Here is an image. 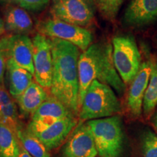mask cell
Instances as JSON below:
<instances>
[{
    "instance_id": "24",
    "label": "cell",
    "mask_w": 157,
    "mask_h": 157,
    "mask_svg": "<svg viewBox=\"0 0 157 157\" xmlns=\"http://www.w3.org/2000/svg\"><path fill=\"white\" fill-rule=\"evenodd\" d=\"M51 0H17L16 5L25 10L39 13L50 5Z\"/></svg>"
},
{
    "instance_id": "21",
    "label": "cell",
    "mask_w": 157,
    "mask_h": 157,
    "mask_svg": "<svg viewBox=\"0 0 157 157\" xmlns=\"http://www.w3.org/2000/svg\"><path fill=\"white\" fill-rule=\"evenodd\" d=\"M18 112L15 100L10 103L0 105V124L8 127L16 133L17 129L22 127L19 120Z\"/></svg>"
},
{
    "instance_id": "26",
    "label": "cell",
    "mask_w": 157,
    "mask_h": 157,
    "mask_svg": "<svg viewBox=\"0 0 157 157\" xmlns=\"http://www.w3.org/2000/svg\"><path fill=\"white\" fill-rule=\"evenodd\" d=\"M18 157H32V156H31V155L29 154L24 148H23V147L21 146V151H20V154H19Z\"/></svg>"
},
{
    "instance_id": "22",
    "label": "cell",
    "mask_w": 157,
    "mask_h": 157,
    "mask_svg": "<svg viewBox=\"0 0 157 157\" xmlns=\"http://www.w3.org/2000/svg\"><path fill=\"white\" fill-rule=\"evenodd\" d=\"M125 0H94L96 8L101 15L108 20L117 17L120 7Z\"/></svg>"
},
{
    "instance_id": "5",
    "label": "cell",
    "mask_w": 157,
    "mask_h": 157,
    "mask_svg": "<svg viewBox=\"0 0 157 157\" xmlns=\"http://www.w3.org/2000/svg\"><path fill=\"white\" fill-rule=\"evenodd\" d=\"M113 60L124 83L130 84L142 64L137 42L132 35H117L112 39Z\"/></svg>"
},
{
    "instance_id": "20",
    "label": "cell",
    "mask_w": 157,
    "mask_h": 157,
    "mask_svg": "<svg viewBox=\"0 0 157 157\" xmlns=\"http://www.w3.org/2000/svg\"><path fill=\"white\" fill-rule=\"evenodd\" d=\"M157 105V63H154L151 74L143 99V111L146 117H149Z\"/></svg>"
},
{
    "instance_id": "29",
    "label": "cell",
    "mask_w": 157,
    "mask_h": 157,
    "mask_svg": "<svg viewBox=\"0 0 157 157\" xmlns=\"http://www.w3.org/2000/svg\"><path fill=\"white\" fill-rule=\"evenodd\" d=\"M154 126L156 127V130H157V113L155 115V117L154 118Z\"/></svg>"
},
{
    "instance_id": "15",
    "label": "cell",
    "mask_w": 157,
    "mask_h": 157,
    "mask_svg": "<svg viewBox=\"0 0 157 157\" xmlns=\"http://www.w3.org/2000/svg\"><path fill=\"white\" fill-rule=\"evenodd\" d=\"M49 97L45 89L36 82L31 85L21 95L15 98L18 111L23 117H32L38 108Z\"/></svg>"
},
{
    "instance_id": "23",
    "label": "cell",
    "mask_w": 157,
    "mask_h": 157,
    "mask_svg": "<svg viewBox=\"0 0 157 157\" xmlns=\"http://www.w3.org/2000/svg\"><path fill=\"white\" fill-rule=\"evenodd\" d=\"M143 151L144 157H157V135L151 131L143 134Z\"/></svg>"
},
{
    "instance_id": "18",
    "label": "cell",
    "mask_w": 157,
    "mask_h": 157,
    "mask_svg": "<svg viewBox=\"0 0 157 157\" xmlns=\"http://www.w3.org/2000/svg\"><path fill=\"white\" fill-rule=\"evenodd\" d=\"M17 138L23 148L32 157H50L49 150L36 135L22 127L16 132Z\"/></svg>"
},
{
    "instance_id": "1",
    "label": "cell",
    "mask_w": 157,
    "mask_h": 157,
    "mask_svg": "<svg viewBox=\"0 0 157 157\" xmlns=\"http://www.w3.org/2000/svg\"><path fill=\"white\" fill-rule=\"evenodd\" d=\"M50 42L53 58L50 94L74 115H78V63L81 50L61 39H50Z\"/></svg>"
},
{
    "instance_id": "2",
    "label": "cell",
    "mask_w": 157,
    "mask_h": 157,
    "mask_svg": "<svg viewBox=\"0 0 157 157\" xmlns=\"http://www.w3.org/2000/svg\"><path fill=\"white\" fill-rule=\"evenodd\" d=\"M78 108L81 107L86 92L94 80L107 84L119 95L126 90L114 66L112 44L101 41L92 44L82 52L78 63Z\"/></svg>"
},
{
    "instance_id": "28",
    "label": "cell",
    "mask_w": 157,
    "mask_h": 157,
    "mask_svg": "<svg viewBox=\"0 0 157 157\" xmlns=\"http://www.w3.org/2000/svg\"><path fill=\"white\" fill-rule=\"evenodd\" d=\"M17 0H0L1 5H10V4H16Z\"/></svg>"
},
{
    "instance_id": "16",
    "label": "cell",
    "mask_w": 157,
    "mask_h": 157,
    "mask_svg": "<svg viewBox=\"0 0 157 157\" xmlns=\"http://www.w3.org/2000/svg\"><path fill=\"white\" fill-rule=\"evenodd\" d=\"M6 71L9 93L14 99L21 95L34 82V75L28 70L18 66L13 59L7 60Z\"/></svg>"
},
{
    "instance_id": "14",
    "label": "cell",
    "mask_w": 157,
    "mask_h": 157,
    "mask_svg": "<svg viewBox=\"0 0 157 157\" xmlns=\"http://www.w3.org/2000/svg\"><path fill=\"white\" fill-rule=\"evenodd\" d=\"M78 124L75 116L59 119L42 132L36 135L49 151L58 148Z\"/></svg>"
},
{
    "instance_id": "19",
    "label": "cell",
    "mask_w": 157,
    "mask_h": 157,
    "mask_svg": "<svg viewBox=\"0 0 157 157\" xmlns=\"http://www.w3.org/2000/svg\"><path fill=\"white\" fill-rule=\"evenodd\" d=\"M21 146L16 133L0 124V157H18Z\"/></svg>"
},
{
    "instance_id": "6",
    "label": "cell",
    "mask_w": 157,
    "mask_h": 157,
    "mask_svg": "<svg viewBox=\"0 0 157 157\" xmlns=\"http://www.w3.org/2000/svg\"><path fill=\"white\" fill-rule=\"evenodd\" d=\"M39 34L50 39H58L76 45L84 52L92 44L93 36L84 27L71 24L51 17L41 21L38 25Z\"/></svg>"
},
{
    "instance_id": "17",
    "label": "cell",
    "mask_w": 157,
    "mask_h": 157,
    "mask_svg": "<svg viewBox=\"0 0 157 157\" xmlns=\"http://www.w3.org/2000/svg\"><path fill=\"white\" fill-rule=\"evenodd\" d=\"M5 30L13 34L26 35L33 29V21L26 10L18 6H10L5 15Z\"/></svg>"
},
{
    "instance_id": "4",
    "label": "cell",
    "mask_w": 157,
    "mask_h": 157,
    "mask_svg": "<svg viewBox=\"0 0 157 157\" xmlns=\"http://www.w3.org/2000/svg\"><path fill=\"white\" fill-rule=\"evenodd\" d=\"M100 157H120L124 148L122 121L119 116L86 121Z\"/></svg>"
},
{
    "instance_id": "30",
    "label": "cell",
    "mask_w": 157,
    "mask_h": 157,
    "mask_svg": "<svg viewBox=\"0 0 157 157\" xmlns=\"http://www.w3.org/2000/svg\"><path fill=\"white\" fill-rule=\"evenodd\" d=\"M0 36H1V35H0Z\"/></svg>"
},
{
    "instance_id": "27",
    "label": "cell",
    "mask_w": 157,
    "mask_h": 157,
    "mask_svg": "<svg viewBox=\"0 0 157 157\" xmlns=\"http://www.w3.org/2000/svg\"><path fill=\"white\" fill-rule=\"evenodd\" d=\"M5 31V21L0 17V35H2L3 33Z\"/></svg>"
},
{
    "instance_id": "3",
    "label": "cell",
    "mask_w": 157,
    "mask_h": 157,
    "mask_svg": "<svg viewBox=\"0 0 157 157\" xmlns=\"http://www.w3.org/2000/svg\"><path fill=\"white\" fill-rule=\"evenodd\" d=\"M121 103L110 86L94 80L86 92L78 117L82 121L115 116L121 111Z\"/></svg>"
},
{
    "instance_id": "8",
    "label": "cell",
    "mask_w": 157,
    "mask_h": 157,
    "mask_svg": "<svg viewBox=\"0 0 157 157\" xmlns=\"http://www.w3.org/2000/svg\"><path fill=\"white\" fill-rule=\"evenodd\" d=\"M32 42L35 82L44 89L50 90L53 68L50 39L39 33L33 37Z\"/></svg>"
},
{
    "instance_id": "9",
    "label": "cell",
    "mask_w": 157,
    "mask_h": 157,
    "mask_svg": "<svg viewBox=\"0 0 157 157\" xmlns=\"http://www.w3.org/2000/svg\"><path fill=\"white\" fill-rule=\"evenodd\" d=\"M0 50L6 58L13 59L18 66L28 70L34 75L32 39L27 35L10 34L0 39Z\"/></svg>"
},
{
    "instance_id": "11",
    "label": "cell",
    "mask_w": 157,
    "mask_h": 157,
    "mask_svg": "<svg viewBox=\"0 0 157 157\" xmlns=\"http://www.w3.org/2000/svg\"><path fill=\"white\" fill-rule=\"evenodd\" d=\"M61 157H96L98 151L90 127L81 121L63 147Z\"/></svg>"
},
{
    "instance_id": "12",
    "label": "cell",
    "mask_w": 157,
    "mask_h": 157,
    "mask_svg": "<svg viewBox=\"0 0 157 157\" xmlns=\"http://www.w3.org/2000/svg\"><path fill=\"white\" fill-rule=\"evenodd\" d=\"M153 65L152 61L142 62L138 73L130 83L127 103L131 115L135 117H140L142 113L143 99L151 74Z\"/></svg>"
},
{
    "instance_id": "25",
    "label": "cell",
    "mask_w": 157,
    "mask_h": 157,
    "mask_svg": "<svg viewBox=\"0 0 157 157\" xmlns=\"http://www.w3.org/2000/svg\"><path fill=\"white\" fill-rule=\"evenodd\" d=\"M6 66H7V58L5 54L0 50V85L4 84V75H5Z\"/></svg>"
},
{
    "instance_id": "7",
    "label": "cell",
    "mask_w": 157,
    "mask_h": 157,
    "mask_svg": "<svg viewBox=\"0 0 157 157\" xmlns=\"http://www.w3.org/2000/svg\"><path fill=\"white\" fill-rule=\"evenodd\" d=\"M52 17L78 26L85 27L93 21L96 6L94 0H51Z\"/></svg>"
},
{
    "instance_id": "13",
    "label": "cell",
    "mask_w": 157,
    "mask_h": 157,
    "mask_svg": "<svg viewBox=\"0 0 157 157\" xmlns=\"http://www.w3.org/2000/svg\"><path fill=\"white\" fill-rule=\"evenodd\" d=\"M157 21V0H131L125 10L123 22L127 26L140 28Z\"/></svg>"
},
{
    "instance_id": "10",
    "label": "cell",
    "mask_w": 157,
    "mask_h": 157,
    "mask_svg": "<svg viewBox=\"0 0 157 157\" xmlns=\"http://www.w3.org/2000/svg\"><path fill=\"white\" fill-rule=\"evenodd\" d=\"M69 116L75 115L62 103L50 95L31 117V120L26 129L36 135L45 130L59 119Z\"/></svg>"
}]
</instances>
